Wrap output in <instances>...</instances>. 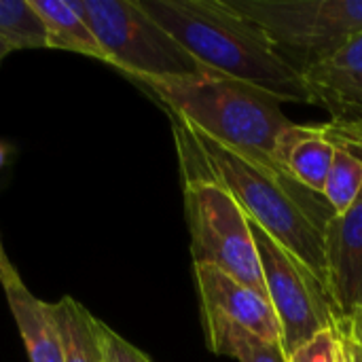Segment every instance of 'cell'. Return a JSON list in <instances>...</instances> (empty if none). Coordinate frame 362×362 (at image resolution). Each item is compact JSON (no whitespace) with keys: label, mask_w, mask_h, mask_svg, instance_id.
Wrapping results in <instances>:
<instances>
[{"label":"cell","mask_w":362,"mask_h":362,"mask_svg":"<svg viewBox=\"0 0 362 362\" xmlns=\"http://www.w3.org/2000/svg\"><path fill=\"white\" fill-rule=\"evenodd\" d=\"M187 129L210 176L238 199L244 214L327 286L325 240L335 216L329 199L303 187L276 159L242 153L191 125Z\"/></svg>","instance_id":"obj_1"},{"label":"cell","mask_w":362,"mask_h":362,"mask_svg":"<svg viewBox=\"0 0 362 362\" xmlns=\"http://www.w3.org/2000/svg\"><path fill=\"white\" fill-rule=\"evenodd\" d=\"M206 70L259 87L295 104H312L305 78L286 64L267 36L227 0H138Z\"/></svg>","instance_id":"obj_2"},{"label":"cell","mask_w":362,"mask_h":362,"mask_svg":"<svg viewBox=\"0 0 362 362\" xmlns=\"http://www.w3.org/2000/svg\"><path fill=\"white\" fill-rule=\"evenodd\" d=\"M170 117L242 153L274 159L280 136L293 125L282 102L267 91L223 74L189 78H132Z\"/></svg>","instance_id":"obj_3"},{"label":"cell","mask_w":362,"mask_h":362,"mask_svg":"<svg viewBox=\"0 0 362 362\" xmlns=\"http://www.w3.org/2000/svg\"><path fill=\"white\" fill-rule=\"evenodd\" d=\"M172 129L182 170L185 216L193 263L214 265L267 297L248 216L238 199L210 176L187 125L178 117H172Z\"/></svg>","instance_id":"obj_4"},{"label":"cell","mask_w":362,"mask_h":362,"mask_svg":"<svg viewBox=\"0 0 362 362\" xmlns=\"http://www.w3.org/2000/svg\"><path fill=\"white\" fill-rule=\"evenodd\" d=\"M89 23L108 64L129 78H189L214 74L172 38L138 0H70Z\"/></svg>","instance_id":"obj_5"},{"label":"cell","mask_w":362,"mask_h":362,"mask_svg":"<svg viewBox=\"0 0 362 362\" xmlns=\"http://www.w3.org/2000/svg\"><path fill=\"white\" fill-rule=\"evenodd\" d=\"M301 76L362 32V0H227Z\"/></svg>","instance_id":"obj_6"},{"label":"cell","mask_w":362,"mask_h":362,"mask_svg":"<svg viewBox=\"0 0 362 362\" xmlns=\"http://www.w3.org/2000/svg\"><path fill=\"white\" fill-rule=\"evenodd\" d=\"M250 221V218H248ZM267 299L280 325V348L288 356L316 333L335 327L337 312L327 286L286 248L250 221Z\"/></svg>","instance_id":"obj_7"},{"label":"cell","mask_w":362,"mask_h":362,"mask_svg":"<svg viewBox=\"0 0 362 362\" xmlns=\"http://www.w3.org/2000/svg\"><path fill=\"white\" fill-rule=\"evenodd\" d=\"M193 276L197 282L202 312L216 314L265 341L280 344V325L267 297L214 265L193 263Z\"/></svg>","instance_id":"obj_8"},{"label":"cell","mask_w":362,"mask_h":362,"mask_svg":"<svg viewBox=\"0 0 362 362\" xmlns=\"http://www.w3.org/2000/svg\"><path fill=\"white\" fill-rule=\"evenodd\" d=\"M327 288L339 318L362 308V189L327 225Z\"/></svg>","instance_id":"obj_9"},{"label":"cell","mask_w":362,"mask_h":362,"mask_svg":"<svg viewBox=\"0 0 362 362\" xmlns=\"http://www.w3.org/2000/svg\"><path fill=\"white\" fill-rule=\"evenodd\" d=\"M312 104L333 121L362 123V32L303 72Z\"/></svg>","instance_id":"obj_10"},{"label":"cell","mask_w":362,"mask_h":362,"mask_svg":"<svg viewBox=\"0 0 362 362\" xmlns=\"http://www.w3.org/2000/svg\"><path fill=\"white\" fill-rule=\"evenodd\" d=\"M333 140L327 123L299 125L293 123L278 140L274 159L295 176L303 187L322 193L333 163Z\"/></svg>","instance_id":"obj_11"},{"label":"cell","mask_w":362,"mask_h":362,"mask_svg":"<svg viewBox=\"0 0 362 362\" xmlns=\"http://www.w3.org/2000/svg\"><path fill=\"white\" fill-rule=\"evenodd\" d=\"M4 295L30 362H64V348L51 303L34 297L23 280L4 288Z\"/></svg>","instance_id":"obj_12"},{"label":"cell","mask_w":362,"mask_h":362,"mask_svg":"<svg viewBox=\"0 0 362 362\" xmlns=\"http://www.w3.org/2000/svg\"><path fill=\"white\" fill-rule=\"evenodd\" d=\"M333 140V163L325 187V197L335 214L346 212L362 189V123L327 121Z\"/></svg>","instance_id":"obj_13"},{"label":"cell","mask_w":362,"mask_h":362,"mask_svg":"<svg viewBox=\"0 0 362 362\" xmlns=\"http://www.w3.org/2000/svg\"><path fill=\"white\" fill-rule=\"evenodd\" d=\"M30 2L45 23L49 49L70 51L108 64L106 51L98 42L89 23L70 4V0H30Z\"/></svg>","instance_id":"obj_14"},{"label":"cell","mask_w":362,"mask_h":362,"mask_svg":"<svg viewBox=\"0 0 362 362\" xmlns=\"http://www.w3.org/2000/svg\"><path fill=\"white\" fill-rule=\"evenodd\" d=\"M51 312L59 331L64 362H104L98 318H93L85 305L72 297H62L51 303Z\"/></svg>","instance_id":"obj_15"},{"label":"cell","mask_w":362,"mask_h":362,"mask_svg":"<svg viewBox=\"0 0 362 362\" xmlns=\"http://www.w3.org/2000/svg\"><path fill=\"white\" fill-rule=\"evenodd\" d=\"M202 320L208 350H212L216 356H229L238 362H286L280 344L265 341L210 312H202Z\"/></svg>","instance_id":"obj_16"},{"label":"cell","mask_w":362,"mask_h":362,"mask_svg":"<svg viewBox=\"0 0 362 362\" xmlns=\"http://www.w3.org/2000/svg\"><path fill=\"white\" fill-rule=\"evenodd\" d=\"M0 38L13 51L49 49L45 23L30 0H0Z\"/></svg>","instance_id":"obj_17"},{"label":"cell","mask_w":362,"mask_h":362,"mask_svg":"<svg viewBox=\"0 0 362 362\" xmlns=\"http://www.w3.org/2000/svg\"><path fill=\"white\" fill-rule=\"evenodd\" d=\"M286 362H339V339L335 327L316 333L312 339L295 348Z\"/></svg>","instance_id":"obj_18"},{"label":"cell","mask_w":362,"mask_h":362,"mask_svg":"<svg viewBox=\"0 0 362 362\" xmlns=\"http://www.w3.org/2000/svg\"><path fill=\"white\" fill-rule=\"evenodd\" d=\"M98 337H100L104 362H153L144 352H140L136 346H132L127 339H123L102 320H98Z\"/></svg>","instance_id":"obj_19"},{"label":"cell","mask_w":362,"mask_h":362,"mask_svg":"<svg viewBox=\"0 0 362 362\" xmlns=\"http://www.w3.org/2000/svg\"><path fill=\"white\" fill-rule=\"evenodd\" d=\"M335 331H337V339H339V362H362V350L352 339V335L346 331V327L339 318L335 322Z\"/></svg>","instance_id":"obj_20"},{"label":"cell","mask_w":362,"mask_h":362,"mask_svg":"<svg viewBox=\"0 0 362 362\" xmlns=\"http://www.w3.org/2000/svg\"><path fill=\"white\" fill-rule=\"evenodd\" d=\"M21 282L19 278V272L15 269V265L11 263V259L6 257L4 248H2V242H0V286L2 288H8L13 284Z\"/></svg>","instance_id":"obj_21"},{"label":"cell","mask_w":362,"mask_h":362,"mask_svg":"<svg viewBox=\"0 0 362 362\" xmlns=\"http://www.w3.org/2000/svg\"><path fill=\"white\" fill-rule=\"evenodd\" d=\"M339 320L344 322L346 331L352 335V339L358 344V348L362 350V308L361 310H356L352 316H348V318H339Z\"/></svg>","instance_id":"obj_22"},{"label":"cell","mask_w":362,"mask_h":362,"mask_svg":"<svg viewBox=\"0 0 362 362\" xmlns=\"http://www.w3.org/2000/svg\"><path fill=\"white\" fill-rule=\"evenodd\" d=\"M11 51H13V49L8 47V42H4V40L0 38V64H2V59H4Z\"/></svg>","instance_id":"obj_23"},{"label":"cell","mask_w":362,"mask_h":362,"mask_svg":"<svg viewBox=\"0 0 362 362\" xmlns=\"http://www.w3.org/2000/svg\"><path fill=\"white\" fill-rule=\"evenodd\" d=\"M6 153H8V148L0 142V168L4 165V161H6Z\"/></svg>","instance_id":"obj_24"}]
</instances>
